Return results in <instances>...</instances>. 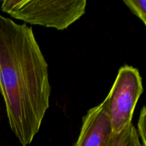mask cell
I'll return each mask as SVG.
<instances>
[{
    "mask_svg": "<svg viewBox=\"0 0 146 146\" xmlns=\"http://www.w3.org/2000/svg\"><path fill=\"white\" fill-rule=\"evenodd\" d=\"M145 124H146V108L145 106L143 107L140 113L139 118L138 121V129L137 133L139 136L143 146H146V135H145Z\"/></svg>",
    "mask_w": 146,
    "mask_h": 146,
    "instance_id": "52a82bcc",
    "label": "cell"
},
{
    "mask_svg": "<svg viewBox=\"0 0 146 146\" xmlns=\"http://www.w3.org/2000/svg\"><path fill=\"white\" fill-rule=\"evenodd\" d=\"M112 134L104 100L101 104L88 110L83 117L81 131L75 146H106Z\"/></svg>",
    "mask_w": 146,
    "mask_h": 146,
    "instance_id": "277c9868",
    "label": "cell"
},
{
    "mask_svg": "<svg viewBox=\"0 0 146 146\" xmlns=\"http://www.w3.org/2000/svg\"><path fill=\"white\" fill-rule=\"evenodd\" d=\"M0 92L11 131L28 146L49 107L48 66L32 28L1 14Z\"/></svg>",
    "mask_w": 146,
    "mask_h": 146,
    "instance_id": "6da1fadb",
    "label": "cell"
},
{
    "mask_svg": "<svg viewBox=\"0 0 146 146\" xmlns=\"http://www.w3.org/2000/svg\"><path fill=\"white\" fill-rule=\"evenodd\" d=\"M106 146H143L136 128L132 123L119 133H113Z\"/></svg>",
    "mask_w": 146,
    "mask_h": 146,
    "instance_id": "5b68a950",
    "label": "cell"
},
{
    "mask_svg": "<svg viewBox=\"0 0 146 146\" xmlns=\"http://www.w3.org/2000/svg\"><path fill=\"white\" fill-rule=\"evenodd\" d=\"M143 92L142 77L138 68L128 65L121 67L105 99L113 133H119L132 123L137 102Z\"/></svg>",
    "mask_w": 146,
    "mask_h": 146,
    "instance_id": "3957f363",
    "label": "cell"
},
{
    "mask_svg": "<svg viewBox=\"0 0 146 146\" xmlns=\"http://www.w3.org/2000/svg\"><path fill=\"white\" fill-rule=\"evenodd\" d=\"M0 2H1V1H0Z\"/></svg>",
    "mask_w": 146,
    "mask_h": 146,
    "instance_id": "ba28073f",
    "label": "cell"
},
{
    "mask_svg": "<svg viewBox=\"0 0 146 146\" xmlns=\"http://www.w3.org/2000/svg\"><path fill=\"white\" fill-rule=\"evenodd\" d=\"M131 12L146 25V1L145 0H128L123 1Z\"/></svg>",
    "mask_w": 146,
    "mask_h": 146,
    "instance_id": "8992f818",
    "label": "cell"
},
{
    "mask_svg": "<svg viewBox=\"0 0 146 146\" xmlns=\"http://www.w3.org/2000/svg\"><path fill=\"white\" fill-rule=\"evenodd\" d=\"M86 0H4L1 9L25 23L64 30L86 12Z\"/></svg>",
    "mask_w": 146,
    "mask_h": 146,
    "instance_id": "7a4b0ae2",
    "label": "cell"
}]
</instances>
